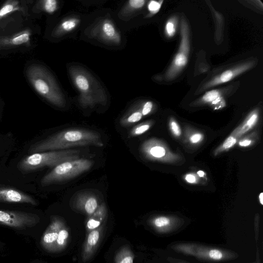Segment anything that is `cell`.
<instances>
[{"instance_id": "obj_1", "label": "cell", "mask_w": 263, "mask_h": 263, "mask_svg": "<svg viewBox=\"0 0 263 263\" xmlns=\"http://www.w3.org/2000/svg\"><path fill=\"white\" fill-rule=\"evenodd\" d=\"M104 145L99 133L84 128H71L57 133L31 145L29 153H36L68 149L78 146Z\"/></svg>"}, {"instance_id": "obj_2", "label": "cell", "mask_w": 263, "mask_h": 263, "mask_svg": "<svg viewBox=\"0 0 263 263\" xmlns=\"http://www.w3.org/2000/svg\"><path fill=\"white\" fill-rule=\"evenodd\" d=\"M28 80L36 92L52 104L63 107L65 97L52 74L41 65L33 64L26 70Z\"/></svg>"}, {"instance_id": "obj_3", "label": "cell", "mask_w": 263, "mask_h": 263, "mask_svg": "<svg viewBox=\"0 0 263 263\" xmlns=\"http://www.w3.org/2000/svg\"><path fill=\"white\" fill-rule=\"evenodd\" d=\"M169 247L176 252L208 262L230 261L239 256L238 253L232 250L196 242H177Z\"/></svg>"}, {"instance_id": "obj_4", "label": "cell", "mask_w": 263, "mask_h": 263, "mask_svg": "<svg viewBox=\"0 0 263 263\" xmlns=\"http://www.w3.org/2000/svg\"><path fill=\"white\" fill-rule=\"evenodd\" d=\"M80 152L77 149H64L31 154L23 158L18 164L22 173H28L45 167H55L61 163L79 159Z\"/></svg>"}, {"instance_id": "obj_5", "label": "cell", "mask_w": 263, "mask_h": 263, "mask_svg": "<svg viewBox=\"0 0 263 263\" xmlns=\"http://www.w3.org/2000/svg\"><path fill=\"white\" fill-rule=\"evenodd\" d=\"M92 165V161L83 158L64 162L45 175L41 180V184L47 186L73 178L88 171Z\"/></svg>"}, {"instance_id": "obj_6", "label": "cell", "mask_w": 263, "mask_h": 263, "mask_svg": "<svg viewBox=\"0 0 263 263\" xmlns=\"http://www.w3.org/2000/svg\"><path fill=\"white\" fill-rule=\"evenodd\" d=\"M71 75L73 83L80 93V101L84 106H92L97 100L93 96L95 90L94 87L98 86L97 83H93L92 78L84 71L72 69L71 70Z\"/></svg>"}, {"instance_id": "obj_7", "label": "cell", "mask_w": 263, "mask_h": 263, "mask_svg": "<svg viewBox=\"0 0 263 263\" xmlns=\"http://www.w3.org/2000/svg\"><path fill=\"white\" fill-rule=\"evenodd\" d=\"M181 42L179 50L166 73L167 80L174 79L186 66L190 51L189 29L186 22L183 20L181 25Z\"/></svg>"}, {"instance_id": "obj_8", "label": "cell", "mask_w": 263, "mask_h": 263, "mask_svg": "<svg viewBox=\"0 0 263 263\" xmlns=\"http://www.w3.org/2000/svg\"><path fill=\"white\" fill-rule=\"evenodd\" d=\"M40 220L36 214L17 211L0 210V224L24 229L36 226Z\"/></svg>"}, {"instance_id": "obj_9", "label": "cell", "mask_w": 263, "mask_h": 263, "mask_svg": "<svg viewBox=\"0 0 263 263\" xmlns=\"http://www.w3.org/2000/svg\"><path fill=\"white\" fill-rule=\"evenodd\" d=\"M183 223L181 219L167 215L156 216L148 220L153 230L161 234H168L177 231Z\"/></svg>"}, {"instance_id": "obj_10", "label": "cell", "mask_w": 263, "mask_h": 263, "mask_svg": "<svg viewBox=\"0 0 263 263\" xmlns=\"http://www.w3.org/2000/svg\"><path fill=\"white\" fill-rule=\"evenodd\" d=\"M65 222L59 217L52 216L51 222L44 233L41 240V244L46 250L54 252V246L60 229Z\"/></svg>"}, {"instance_id": "obj_11", "label": "cell", "mask_w": 263, "mask_h": 263, "mask_svg": "<svg viewBox=\"0 0 263 263\" xmlns=\"http://www.w3.org/2000/svg\"><path fill=\"white\" fill-rule=\"evenodd\" d=\"M73 207L88 216L91 215L99 206L96 196L89 192H82L77 194L72 201Z\"/></svg>"}, {"instance_id": "obj_12", "label": "cell", "mask_w": 263, "mask_h": 263, "mask_svg": "<svg viewBox=\"0 0 263 263\" xmlns=\"http://www.w3.org/2000/svg\"><path fill=\"white\" fill-rule=\"evenodd\" d=\"M104 224L88 232L82 252L83 261L89 260L94 255L102 238Z\"/></svg>"}, {"instance_id": "obj_13", "label": "cell", "mask_w": 263, "mask_h": 263, "mask_svg": "<svg viewBox=\"0 0 263 263\" xmlns=\"http://www.w3.org/2000/svg\"><path fill=\"white\" fill-rule=\"evenodd\" d=\"M0 202L37 205V201L29 195L9 187L0 188Z\"/></svg>"}, {"instance_id": "obj_14", "label": "cell", "mask_w": 263, "mask_h": 263, "mask_svg": "<svg viewBox=\"0 0 263 263\" xmlns=\"http://www.w3.org/2000/svg\"><path fill=\"white\" fill-rule=\"evenodd\" d=\"M253 65V64L251 62L246 63L228 69L212 79L204 86V88H208L228 82L250 69Z\"/></svg>"}, {"instance_id": "obj_15", "label": "cell", "mask_w": 263, "mask_h": 263, "mask_svg": "<svg viewBox=\"0 0 263 263\" xmlns=\"http://www.w3.org/2000/svg\"><path fill=\"white\" fill-rule=\"evenodd\" d=\"M31 32L24 30L12 35L0 37V49L12 48L28 43L30 40Z\"/></svg>"}, {"instance_id": "obj_16", "label": "cell", "mask_w": 263, "mask_h": 263, "mask_svg": "<svg viewBox=\"0 0 263 263\" xmlns=\"http://www.w3.org/2000/svg\"><path fill=\"white\" fill-rule=\"evenodd\" d=\"M107 216V208L104 203L99 205L96 211L88 218L86 223V228L88 232L101 226Z\"/></svg>"}, {"instance_id": "obj_17", "label": "cell", "mask_w": 263, "mask_h": 263, "mask_svg": "<svg viewBox=\"0 0 263 263\" xmlns=\"http://www.w3.org/2000/svg\"><path fill=\"white\" fill-rule=\"evenodd\" d=\"M99 29L101 36L105 41L114 44L120 42V35L110 20H104L100 24Z\"/></svg>"}, {"instance_id": "obj_18", "label": "cell", "mask_w": 263, "mask_h": 263, "mask_svg": "<svg viewBox=\"0 0 263 263\" xmlns=\"http://www.w3.org/2000/svg\"><path fill=\"white\" fill-rule=\"evenodd\" d=\"M69 238V231L65 224L60 229L55 242L54 252H59L64 250L67 246Z\"/></svg>"}, {"instance_id": "obj_19", "label": "cell", "mask_w": 263, "mask_h": 263, "mask_svg": "<svg viewBox=\"0 0 263 263\" xmlns=\"http://www.w3.org/2000/svg\"><path fill=\"white\" fill-rule=\"evenodd\" d=\"M134 254L130 248L125 246L121 248L115 257V263H134Z\"/></svg>"}, {"instance_id": "obj_20", "label": "cell", "mask_w": 263, "mask_h": 263, "mask_svg": "<svg viewBox=\"0 0 263 263\" xmlns=\"http://www.w3.org/2000/svg\"><path fill=\"white\" fill-rule=\"evenodd\" d=\"M80 21L74 17L67 18L63 21L55 31V34L59 35L71 31L75 29Z\"/></svg>"}, {"instance_id": "obj_21", "label": "cell", "mask_w": 263, "mask_h": 263, "mask_svg": "<svg viewBox=\"0 0 263 263\" xmlns=\"http://www.w3.org/2000/svg\"><path fill=\"white\" fill-rule=\"evenodd\" d=\"M21 10L19 2L8 1L0 8V20L11 13Z\"/></svg>"}, {"instance_id": "obj_22", "label": "cell", "mask_w": 263, "mask_h": 263, "mask_svg": "<svg viewBox=\"0 0 263 263\" xmlns=\"http://www.w3.org/2000/svg\"><path fill=\"white\" fill-rule=\"evenodd\" d=\"M142 114L140 110L133 111L127 116L123 118L120 121L122 126H128L138 121L142 118Z\"/></svg>"}, {"instance_id": "obj_23", "label": "cell", "mask_w": 263, "mask_h": 263, "mask_svg": "<svg viewBox=\"0 0 263 263\" xmlns=\"http://www.w3.org/2000/svg\"><path fill=\"white\" fill-rule=\"evenodd\" d=\"M258 118V114L256 112H253L247 118L246 121L243 124L239 131V135L243 134L249 129L252 128L256 123Z\"/></svg>"}, {"instance_id": "obj_24", "label": "cell", "mask_w": 263, "mask_h": 263, "mask_svg": "<svg viewBox=\"0 0 263 263\" xmlns=\"http://www.w3.org/2000/svg\"><path fill=\"white\" fill-rule=\"evenodd\" d=\"M40 2L41 9L49 14L54 13L58 8V2L55 0H44Z\"/></svg>"}, {"instance_id": "obj_25", "label": "cell", "mask_w": 263, "mask_h": 263, "mask_svg": "<svg viewBox=\"0 0 263 263\" xmlns=\"http://www.w3.org/2000/svg\"><path fill=\"white\" fill-rule=\"evenodd\" d=\"M151 125L149 122H145L134 126L129 133V136L136 137L144 134L149 129Z\"/></svg>"}, {"instance_id": "obj_26", "label": "cell", "mask_w": 263, "mask_h": 263, "mask_svg": "<svg viewBox=\"0 0 263 263\" xmlns=\"http://www.w3.org/2000/svg\"><path fill=\"white\" fill-rule=\"evenodd\" d=\"M220 92L216 90H212L206 92L202 97L201 100L204 103H215L216 101H217L220 98Z\"/></svg>"}, {"instance_id": "obj_27", "label": "cell", "mask_w": 263, "mask_h": 263, "mask_svg": "<svg viewBox=\"0 0 263 263\" xmlns=\"http://www.w3.org/2000/svg\"><path fill=\"white\" fill-rule=\"evenodd\" d=\"M177 21L175 18H170L166 23L165 25V33L169 37H172L174 35L176 32Z\"/></svg>"}, {"instance_id": "obj_28", "label": "cell", "mask_w": 263, "mask_h": 263, "mask_svg": "<svg viewBox=\"0 0 263 263\" xmlns=\"http://www.w3.org/2000/svg\"><path fill=\"white\" fill-rule=\"evenodd\" d=\"M162 1H151L148 5V9L152 13H157L160 9Z\"/></svg>"}, {"instance_id": "obj_29", "label": "cell", "mask_w": 263, "mask_h": 263, "mask_svg": "<svg viewBox=\"0 0 263 263\" xmlns=\"http://www.w3.org/2000/svg\"><path fill=\"white\" fill-rule=\"evenodd\" d=\"M170 125L173 134L176 136H179L181 135V130L178 123L174 120L172 119Z\"/></svg>"}, {"instance_id": "obj_30", "label": "cell", "mask_w": 263, "mask_h": 263, "mask_svg": "<svg viewBox=\"0 0 263 263\" xmlns=\"http://www.w3.org/2000/svg\"><path fill=\"white\" fill-rule=\"evenodd\" d=\"M236 142V139L234 137H229L223 142L222 147L223 149H229L232 147Z\"/></svg>"}, {"instance_id": "obj_31", "label": "cell", "mask_w": 263, "mask_h": 263, "mask_svg": "<svg viewBox=\"0 0 263 263\" xmlns=\"http://www.w3.org/2000/svg\"><path fill=\"white\" fill-rule=\"evenodd\" d=\"M145 3L144 0H130L128 1L129 6L135 9L142 8L144 5Z\"/></svg>"}, {"instance_id": "obj_32", "label": "cell", "mask_w": 263, "mask_h": 263, "mask_svg": "<svg viewBox=\"0 0 263 263\" xmlns=\"http://www.w3.org/2000/svg\"><path fill=\"white\" fill-rule=\"evenodd\" d=\"M153 108V103L150 101L146 102L141 110L142 116H146L150 113Z\"/></svg>"}, {"instance_id": "obj_33", "label": "cell", "mask_w": 263, "mask_h": 263, "mask_svg": "<svg viewBox=\"0 0 263 263\" xmlns=\"http://www.w3.org/2000/svg\"><path fill=\"white\" fill-rule=\"evenodd\" d=\"M202 135L199 133L193 135L190 137V141L193 143H196L200 141L202 139Z\"/></svg>"}, {"instance_id": "obj_34", "label": "cell", "mask_w": 263, "mask_h": 263, "mask_svg": "<svg viewBox=\"0 0 263 263\" xmlns=\"http://www.w3.org/2000/svg\"><path fill=\"white\" fill-rule=\"evenodd\" d=\"M167 260L169 263H191L187 261L171 256L168 257Z\"/></svg>"}, {"instance_id": "obj_35", "label": "cell", "mask_w": 263, "mask_h": 263, "mask_svg": "<svg viewBox=\"0 0 263 263\" xmlns=\"http://www.w3.org/2000/svg\"><path fill=\"white\" fill-rule=\"evenodd\" d=\"M185 179L187 182L190 183H194L196 181L195 176L192 174H187L185 176Z\"/></svg>"}, {"instance_id": "obj_36", "label": "cell", "mask_w": 263, "mask_h": 263, "mask_svg": "<svg viewBox=\"0 0 263 263\" xmlns=\"http://www.w3.org/2000/svg\"><path fill=\"white\" fill-rule=\"evenodd\" d=\"M258 220H256L255 221V239L256 242L257 241V239L258 237V233H259V223Z\"/></svg>"}, {"instance_id": "obj_37", "label": "cell", "mask_w": 263, "mask_h": 263, "mask_svg": "<svg viewBox=\"0 0 263 263\" xmlns=\"http://www.w3.org/2000/svg\"><path fill=\"white\" fill-rule=\"evenodd\" d=\"M251 141L250 140H245L239 142V144L241 146H247L251 144Z\"/></svg>"}, {"instance_id": "obj_38", "label": "cell", "mask_w": 263, "mask_h": 263, "mask_svg": "<svg viewBox=\"0 0 263 263\" xmlns=\"http://www.w3.org/2000/svg\"><path fill=\"white\" fill-rule=\"evenodd\" d=\"M259 201H260V204L261 205H262L263 204V193H260V194H259Z\"/></svg>"}, {"instance_id": "obj_39", "label": "cell", "mask_w": 263, "mask_h": 263, "mask_svg": "<svg viewBox=\"0 0 263 263\" xmlns=\"http://www.w3.org/2000/svg\"><path fill=\"white\" fill-rule=\"evenodd\" d=\"M197 174H198V175L200 177H202L204 176V173L202 171H198L197 173Z\"/></svg>"}, {"instance_id": "obj_40", "label": "cell", "mask_w": 263, "mask_h": 263, "mask_svg": "<svg viewBox=\"0 0 263 263\" xmlns=\"http://www.w3.org/2000/svg\"><path fill=\"white\" fill-rule=\"evenodd\" d=\"M251 263H260V260H257L256 261L251 262Z\"/></svg>"}]
</instances>
